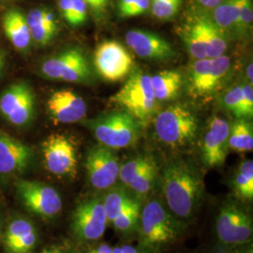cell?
<instances>
[{"mask_svg": "<svg viewBox=\"0 0 253 253\" xmlns=\"http://www.w3.org/2000/svg\"><path fill=\"white\" fill-rule=\"evenodd\" d=\"M142 244L153 249L169 244L177 235V228L172 215L157 200L145 205L140 214Z\"/></svg>", "mask_w": 253, "mask_h": 253, "instance_id": "5b68a950", "label": "cell"}, {"mask_svg": "<svg viewBox=\"0 0 253 253\" xmlns=\"http://www.w3.org/2000/svg\"><path fill=\"white\" fill-rule=\"evenodd\" d=\"M152 162L153 160L148 157H137L132 159L120 167L118 178L123 184L128 186Z\"/></svg>", "mask_w": 253, "mask_h": 253, "instance_id": "f1b7e54d", "label": "cell"}, {"mask_svg": "<svg viewBox=\"0 0 253 253\" xmlns=\"http://www.w3.org/2000/svg\"><path fill=\"white\" fill-rule=\"evenodd\" d=\"M113 253H122V251H121V247H117V248L113 249Z\"/></svg>", "mask_w": 253, "mask_h": 253, "instance_id": "bcb514c9", "label": "cell"}, {"mask_svg": "<svg viewBox=\"0 0 253 253\" xmlns=\"http://www.w3.org/2000/svg\"><path fill=\"white\" fill-rule=\"evenodd\" d=\"M90 128L101 145L122 149L135 144L139 137V123L126 112H115L83 122Z\"/></svg>", "mask_w": 253, "mask_h": 253, "instance_id": "277c9868", "label": "cell"}, {"mask_svg": "<svg viewBox=\"0 0 253 253\" xmlns=\"http://www.w3.org/2000/svg\"><path fill=\"white\" fill-rule=\"evenodd\" d=\"M37 242L36 230L23 236L18 241L6 248L9 253H27L34 249Z\"/></svg>", "mask_w": 253, "mask_h": 253, "instance_id": "e575fe53", "label": "cell"}, {"mask_svg": "<svg viewBox=\"0 0 253 253\" xmlns=\"http://www.w3.org/2000/svg\"><path fill=\"white\" fill-rule=\"evenodd\" d=\"M230 58L223 54L215 58L195 59L189 72V91L194 98H204L216 90L229 73Z\"/></svg>", "mask_w": 253, "mask_h": 253, "instance_id": "9c48e42d", "label": "cell"}, {"mask_svg": "<svg viewBox=\"0 0 253 253\" xmlns=\"http://www.w3.org/2000/svg\"><path fill=\"white\" fill-rule=\"evenodd\" d=\"M26 17L32 41L38 44L46 45L56 35L57 24L51 10L46 8L32 9Z\"/></svg>", "mask_w": 253, "mask_h": 253, "instance_id": "ffe728a7", "label": "cell"}, {"mask_svg": "<svg viewBox=\"0 0 253 253\" xmlns=\"http://www.w3.org/2000/svg\"><path fill=\"white\" fill-rule=\"evenodd\" d=\"M41 73L47 79L68 83H84L91 77L87 58L80 49L73 48L46 59Z\"/></svg>", "mask_w": 253, "mask_h": 253, "instance_id": "ba28073f", "label": "cell"}, {"mask_svg": "<svg viewBox=\"0 0 253 253\" xmlns=\"http://www.w3.org/2000/svg\"><path fill=\"white\" fill-rule=\"evenodd\" d=\"M253 8L252 0H239L237 34L240 37L248 36L253 28Z\"/></svg>", "mask_w": 253, "mask_h": 253, "instance_id": "1f68e13d", "label": "cell"}, {"mask_svg": "<svg viewBox=\"0 0 253 253\" xmlns=\"http://www.w3.org/2000/svg\"><path fill=\"white\" fill-rule=\"evenodd\" d=\"M229 148L236 152H250L253 149V129L248 119H237L230 126Z\"/></svg>", "mask_w": 253, "mask_h": 253, "instance_id": "cb8c5ba5", "label": "cell"}, {"mask_svg": "<svg viewBox=\"0 0 253 253\" xmlns=\"http://www.w3.org/2000/svg\"><path fill=\"white\" fill-rule=\"evenodd\" d=\"M170 1H172V2H176V3H182V0H170Z\"/></svg>", "mask_w": 253, "mask_h": 253, "instance_id": "f907efd6", "label": "cell"}, {"mask_svg": "<svg viewBox=\"0 0 253 253\" xmlns=\"http://www.w3.org/2000/svg\"><path fill=\"white\" fill-rule=\"evenodd\" d=\"M47 109L55 122L63 124L81 121L87 112L84 100L72 89L54 91L47 100Z\"/></svg>", "mask_w": 253, "mask_h": 253, "instance_id": "e0dca14e", "label": "cell"}, {"mask_svg": "<svg viewBox=\"0 0 253 253\" xmlns=\"http://www.w3.org/2000/svg\"><path fill=\"white\" fill-rule=\"evenodd\" d=\"M1 1H8V0H1Z\"/></svg>", "mask_w": 253, "mask_h": 253, "instance_id": "db71d44e", "label": "cell"}, {"mask_svg": "<svg viewBox=\"0 0 253 253\" xmlns=\"http://www.w3.org/2000/svg\"><path fill=\"white\" fill-rule=\"evenodd\" d=\"M126 44L138 56L152 60H167L174 57L172 45L163 37L145 30H130L125 36Z\"/></svg>", "mask_w": 253, "mask_h": 253, "instance_id": "ac0fdd59", "label": "cell"}, {"mask_svg": "<svg viewBox=\"0 0 253 253\" xmlns=\"http://www.w3.org/2000/svg\"><path fill=\"white\" fill-rule=\"evenodd\" d=\"M182 36L189 53L194 59L208 58L206 44L196 20L186 28Z\"/></svg>", "mask_w": 253, "mask_h": 253, "instance_id": "4316f807", "label": "cell"}, {"mask_svg": "<svg viewBox=\"0 0 253 253\" xmlns=\"http://www.w3.org/2000/svg\"><path fill=\"white\" fill-rule=\"evenodd\" d=\"M85 169L93 188L107 190L118 180L120 166L113 149L100 145L88 151Z\"/></svg>", "mask_w": 253, "mask_h": 253, "instance_id": "9a60e30c", "label": "cell"}, {"mask_svg": "<svg viewBox=\"0 0 253 253\" xmlns=\"http://www.w3.org/2000/svg\"><path fill=\"white\" fill-rule=\"evenodd\" d=\"M239 0H222L213 9L212 22L224 34H237Z\"/></svg>", "mask_w": 253, "mask_h": 253, "instance_id": "603a6c76", "label": "cell"}, {"mask_svg": "<svg viewBox=\"0 0 253 253\" xmlns=\"http://www.w3.org/2000/svg\"><path fill=\"white\" fill-rule=\"evenodd\" d=\"M87 6H89L90 8L96 10V11H101L104 9V7L101 5L100 0H84Z\"/></svg>", "mask_w": 253, "mask_h": 253, "instance_id": "b9f144b4", "label": "cell"}, {"mask_svg": "<svg viewBox=\"0 0 253 253\" xmlns=\"http://www.w3.org/2000/svg\"><path fill=\"white\" fill-rule=\"evenodd\" d=\"M32 161L31 147L0 128V179L25 173Z\"/></svg>", "mask_w": 253, "mask_h": 253, "instance_id": "5bb4252c", "label": "cell"}, {"mask_svg": "<svg viewBox=\"0 0 253 253\" xmlns=\"http://www.w3.org/2000/svg\"><path fill=\"white\" fill-rule=\"evenodd\" d=\"M150 7V0H137L135 4L127 10L124 18L139 16L147 11Z\"/></svg>", "mask_w": 253, "mask_h": 253, "instance_id": "74e56055", "label": "cell"}, {"mask_svg": "<svg viewBox=\"0 0 253 253\" xmlns=\"http://www.w3.org/2000/svg\"><path fill=\"white\" fill-rule=\"evenodd\" d=\"M236 195L242 200L253 199V162L252 160L240 163L234 179Z\"/></svg>", "mask_w": 253, "mask_h": 253, "instance_id": "d4e9b609", "label": "cell"}, {"mask_svg": "<svg viewBox=\"0 0 253 253\" xmlns=\"http://www.w3.org/2000/svg\"><path fill=\"white\" fill-rule=\"evenodd\" d=\"M4 33L9 42L18 51L26 52L32 43L27 17L22 10L12 8L5 12L2 19Z\"/></svg>", "mask_w": 253, "mask_h": 253, "instance_id": "d6986e66", "label": "cell"}, {"mask_svg": "<svg viewBox=\"0 0 253 253\" xmlns=\"http://www.w3.org/2000/svg\"><path fill=\"white\" fill-rule=\"evenodd\" d=\"M110 100L130 115L138 123L147 122L157 110V101L151 84V77L142 72L134 71L120 90Z\"/></svg>", "mask_w": 253, "mask_h": 253, "instance_id": "3957f363", "label": "cell"}, {"mask_svg": "<svg viewBox=\"0 0 253 253\" xmlns=\"http://www.w3.org/2000/svg\"><path fill=\"white\" fill-rule=\"evenodd\" d=\"M157 174L158 168L153 161L127 187L139 195H145L152 190Z\"/></svg>", "mask_w": 253, "mask_h": 253, "instance_id": "f546056e", "label": "cell"}, {"mask_svg": "<svg viewBox=\"0 0 253 253\" xmlns=\"http://www.w3.org/2000/svg\"><path fill=\"white\" fill-rule=\"evenodd\" d=\"M97 72L107 81H119L131 72L133 58L117 41H106L97 47L94 55Z\"/></svg>", "mask_w": 253, "mask_h": 253, "instance_id": "8fae6325", "label": "cell"}, {"mask_svg": "<svg viewBox=\"0 0 253 253\" xmlns=\"http://www.w3.org/2000/svg\"><path fill=\"white\" fill-rule=\"evenodd\" d=\"M243 87V100L241 109V118L250 119L253 117V84H245Z\"/></svg>", "mask_w": 253, "mask_h": 253, "instance_id": "d590c367", "label": "cell"}, {"mask_svg": "<svg viewBox=\"0 0 253 253\" xmlns=\"http://www.w3.org/2000/svg\"><path fill=\"white\" fill-rule=\"evenodd\" d=\"M207 49V57L215 58L223 55L228 48L226 35L208 17L196 19Z\"/></svg>", "mask_w": 253, "mask_h": 253, "instance_id": "44dd1931", "label": "cell"}, {"mask_svg": "<svg viewBox=\"0 0 253 253\" xmlns=\"http://www.w3.org/2000/svg\"><path fill=\"white\" fill-rule=\"evenodd\" d=\"M109 0H100V3H101V5L105 8V6L107 5V3H108Z\"/></svg>", "mask_w": 253, "mask_h": 253, "instance_id": "c3c4849f", "label": "cell"}, {"mask_svg": "<svg viewBox=\"0 0 253 253\" xmlns=\"http://www.w3.org/2000/svg\"><path fill=\"white\" fill-rule=\"evenodd\" d=\"M230 124L222 118L213 117L208 121V127L202 139V160L208 167L221 166L229 150Z\"/></svg>", "mask_w": 253, "mask_h": 253, "instance_id": "2e32d148", "label": "cell"}, {"mask_svg": "<svg viewBox=\"0 0 253 253\" xmlns=\"http://www.w3.org/2000/svg\"><path fill=\"white\" fill-rule=\"evenodd\" d=\"M5 67H6V54L4 50L0 47V79L3 76Z\"/></svg>", "mask_w": 253, "mask_h": 253, "instance_id": "7bdbcfd3", "label": "cell"}, {"mask_svg": "<svg viewBox=\"0 0 253 253\" xmlns=\"http://www.w3.org/2000/svg\"><path fill=\"white\" fill-rule=\"evenodd\" d=\"M154 126L158 139L172 148L191 145L199 127L193 112L181 104L171 105L158 114Z\"/></svg>", "mask_w": 253, "mask_h": 253, "instance_id": "7a4b0ae2", "label": "cell"}, {"mask_svg": "<svg viewBox=\"0 0 253 253\" xmlns=\"http://www.w3.org/2000/svg\"><path fill=\"white\" fill-rule=\"evenodd\" d=\"M151 84L156 100H172L180 90L182 76L175 71H163L151 77Z\"/></svg>", "mask_w": 253, "mask_h": 253, "instance_id": "7402d4cb", "label": "cell"}, {"mask_svg": "<svg viewBox=\"0 0 253 253\" xmlns=\"http://www.w3.org/2000/svg\"><path fill=\"white\" fill-rule=\"evenodd\" d=\"M35 103V93L28 83H13L0 94V116L12 126H28L34 118Z\"/></svg>", "mask_w": 253, "mask_h": 253, "instance_id": "8992f818", "label": "cell"}, {"mask_svg": "<svg viewBox=\"0 0 253 253\" xmlns=\"http://www.w3.org/2000/svg\"><path fill=\"white\" fill-rule=\"evenodd\" d=\"M140 204L133 200L127 207H126L122 213L116 217L112 222L114 224L115 228L121 232V233H126L129 232L134 229V227L137 225L138 219L140 218Z\"/></svg>", "mask_w": 253, "mask_h": 253, "instance_id": "83f0119b", "label": "cell"}, {"mask_svg": "<svg viewBox=\"0 0 253 253\" xmlns=\"http://www.w3.org/2000/svg\"><path fill=\"white\" fill-rule=\"evenodd\" d=\"M136 2H137V0H119V3H118L119 15L124 18L127 10L130 9Z\"/></svg>", "mask_w": 253, "mask_h": 253, "instance_id": "ab89813d", "label": "cell"}, {"mask_svg": "<svg viewBox=\"0 0 253 253\" xmlns=\"http://www.w3.org/2000/svg\"><path fill=\"white\" fill-rule=\"evenodd\" d=\"M121 251H122V253H138L135 248H133L130 245H125V246L121 247Z\"/></svg>", "mask_w": 253, "mask_h": 253, "instance_id": "ee69618b", "label": "cell"}, {"mask_svg": "<svg viewBox=\"0 0 253 253\" xmlns=\"http://www.w3.org/2000/svg\"><path fill=\"white\" fill-rule=\"evenodd\" d=\"M243 100V87L236 85L227 91L223 96L222 102L224 107L230 111L237 119L241 118V109Z\"/></svg>", "mask_w": 253, "mask_h": 253, "instance_id": "d6a6232c", "label": "cell"}, {"mask_svg": "<svg viewBox=\"0 0 253 253\" xmlns=\"http://www.w3.org/2000/svg\"><path fill=\"white\" fill-rule=\"evenodd\" d=\"M222 0H198L200 5L206 9H214Z\"/></svg>", "mask_w": 253, "mask_h": 253, "instance_id": "60d3db41", "label": "cell"}, {"mask_svg": "<svg viewBox=\"0 0 253 253\" xmlns=\"http://www.w3.org/2000/svg\"><path fill=\"white\" fill-rule=\"evenodd\" d=\"M46 169L56 175L74 176L77 172V152L75 145L66 136L54 133L42 145Z\"/></svg>", "mask_w": 253, "mask_h": 253, "instance_id": "7c38bea8", "label": "cell"}, {"mask_svg": "<svg viewBox=\"0 0 253 253\" xmlns=\"http://www.w3.org/2000/svg\"><path fill=\"white\" fill-rule=\"evenodd\" d=\"M125 190H113L103 198V208L108 221H113L132 202Z\"/></svg>", "mask_w": 253, "mask_h": 253, "instance_id": "484cf974", "label": "cell"}, {"mask_svg": "<svg viewBox=\"0 0 253 253\" xmlns=\"http://www.w3.org/2000/svg\"><path fill=\"white\" fill-rule=\"evenodd\" d=\"M35 228L33 224L25 218H18L10 222L4 236H3V244L5 249L8 248L10 245L15 243L21 239L23 236L27 235L28 233L34 231Z\"/></svg>", "mask_w": 253, "mask_h": 253, "instance_id": "4dcf8cb0", "label": "cell"}, {"mask_svg": "<svg viewBox=\"0 0 253 253\" xmlns=\"http://www.w3.org/2000/svg\"><path fill=\"white\" fill-rule=\"evenodd\" d=\"M150 7L154 16L163 20L173 17L180 7V3L170 0H150Z\"/></svg>", "mask_w": 253, "mask_h": 253, "instance_id": "836d02e7", "label": "cell"}, {"mask_svg": "<svg viewBox=\"0 0 253 253\" xmlns=\"http://www.w3.org/2000/svg\"><path fill=\"white\" fill-rule=\"evenodd\" d=\"M253 63L249 64L248 68H247V76L248 79L250 81V84H253Z\"/></svg>", "mask_w": 253, "mask_h": 253, "instance_id": "f6af8a7d", "label": "cell"}, {"mask_svg": "<svg viewBox=\"0 0 253 253\" xmlns=\"http://www.w3.org/2000/svg\"><path fill=\"white\" fill-rule=\"evenodd\" d=\"M87 19V5L84 0H73V19L71 25L78 27Z\"/></svg>", "mask_w": 253, "mask_h": 253, "instance_id": "8d00e7d4", "label": "cell"}, {"mask_svg": "<svg viewBox=\"0 0 253 253\" xmlns=\"http://www.w3.org/2000/svg\"><path fill=\"white\" fill-rule=\"evenodd\" d=\"M52 252H53V249H45L40 253H52Z\"/></svg>", "mask_w": 253, "mask_h": 253, "instance_id": "7dc6e473", "label": "cell"}, {"mask_svg": "<svg viewBox=\"0 0 253 253\" xmlns=\"http://www.w3.org/2000/svg\"><path fill=\"white\" fill-rule=\"evenodd\" d=\"M163 191L172 214L187 219L199 208L204 183L190 164L176 161L169 163L163 171Z\"/></svg>", "mask_w": 253, "mask_h": 253, "instance_id": "6da1fadb", "label": "cell"}, {"mask_svg": "<svg viewBox=\"0 0 253 253\" xmlns=\"http://www.w3.org/2000/svg\"><path fill=\"white\" fill-rule=\"evenodd\" d=\"M253 253V250H252V249H251V250H249V251H248V252H247V253Z\"/></svg>", "mask_w": 253, "mask_h": 253, "instance_id": "816d5d0a", "label": "cell"}, {"mask_svg": "<svg viewBox=\"0 0 253 253\" xmlns=\"http://www.w3.org/2000/svg\"><path fill=\"white\" fill-rule=\"evenodd\" d=\"M19 198L28 211L44 218L55 217L62 209L59 193L50 185L40 181L20 179L16 183Z\"/></svg>", "mask_w": 253, "mask_h": 253, "instance_id": "30bf717a", "label": "cell"}, {"mask_svg": "<svg viewBox=\"0 0 253 253\" xmlns=\"http://www.w3.org/2000/svg\"><path fill=\"white\" fill-rule=\"evenodd\" d=\"M52 253H61V251L59 250V249H53V252Z\"/></svg>", "mask_w": 253, "mask_h": 253, "instance_id": "681fc988", "label": "cell"}, {"mask_svg": "<svg viewBox=\"0 0 253 253\" xmlns=\"http://www.w3.org/2000/svg\"><path fill=\"white\" fill-rule=\"evenodd\" d=\"M253 217L248 210L234 201L225 202L216 220L217 238L226 246L244 245L253 236Z\"/></svg>", "mask_w": 253, "mask_h": 253, "instance_id": "52a82bcc", "label": "cell"}, {"mask_svg": "<svg viewBox=\"0 0 253 253\" xmlns=\"http://www.w3.org/2000/svg\"><path fill=\"white\" fill-rule=\"evenodd\" d=\"M0 228H1V220H0Z\"/></svg>", "mask_w": 253, "mask_h": 253, "instance_id": "f5cc1de1", "label": "cell"}, {"mask_svg": "<svg viewBox=\"0 0 253 253\" xmlns=\"http://www.w3.org/2000/svg\"><path fill=\"white\" fill-rule=\"evenodd\" d=\"M58 7L64 19L71 25L73 19V0H58Z\"/></svg>", "mask_w": 253, "mask_h": 253, "instance_id": "f35d334b", "label": "cell"}, {"mask_svg": "<svg viewBox=\"0 0 253 253\" xmlns=\"http://www.w3.org/2000/svg\"><path fill=\"white\" fill-rule=\"evenodd\" d=\"M107 221L102 200H86L79 204L73 212V232L84 241H96L104 235Z\"/></svg>", "mask_w": 253, "mask_h": 253, "instance_id": "4fadbf2b", "label": "cell"}]
</instances>
